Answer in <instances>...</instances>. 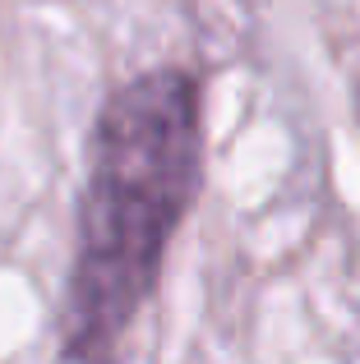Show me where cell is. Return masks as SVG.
Returning a JSON list of instances; mask_svg holds the SVG:
<instances>
[{
  "instance_id": "1",
  "label": "cell",
  "mask_w": 360,
  "mask_h": 364,
  "mask_svg": "<svg viewBox=\"0 0 360 364\" xmlns=\"http://www.w3.org/2000/svg\"><path fill=\"white\" fill-rule=\"evenodd\" d=\"M208 180L203 74L153 65L102 97L55 314L60 364H120Z\"/></svg>"
}]
</instances>
